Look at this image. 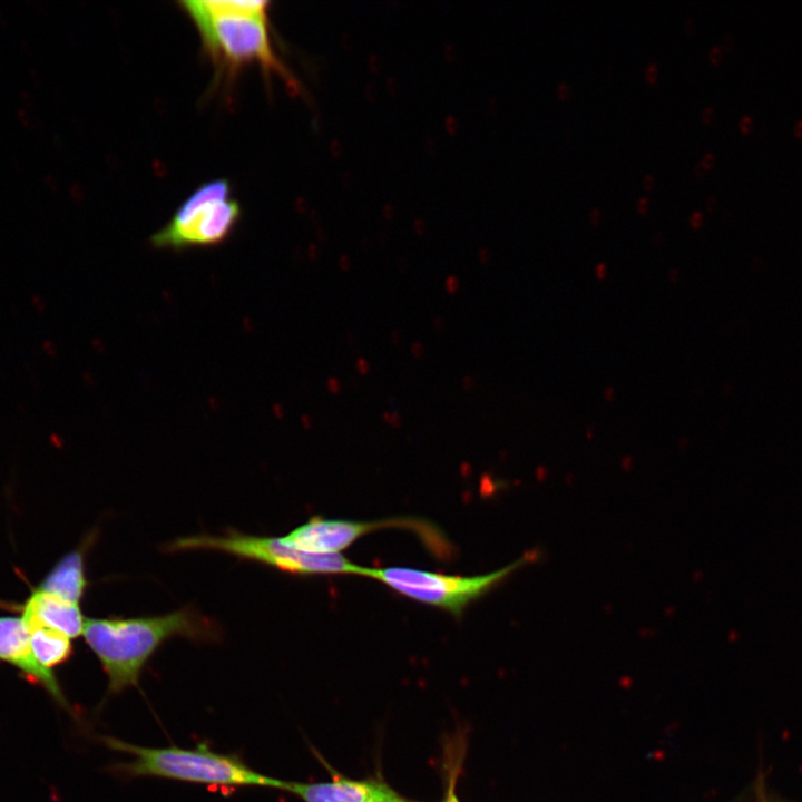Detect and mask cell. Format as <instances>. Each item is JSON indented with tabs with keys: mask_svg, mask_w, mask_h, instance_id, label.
<instances>
[{
	"mask_svg": "<svg viewBox=\"0 0 802 802\" xmlns=\"http://www.w3.org/2000/svg\"><path fill=\"white\" fill-rule=\"evenodd\" d=\"M85 642L108 677V694L137 687L140 674L156 651L169 638L196 642L222 638L219 625L190 606L157 616L86 618Z\"/></svg>",
	"mask_w": 802,
	"mask_h": 802,
	"instance_id": "cell-1",
	"label": "cell"
},
{
	"mask_svg": "<svg viewBox=\"0 0 802 802\" xmlns=\"http://www.w3.org/2000/svg\"><path fill=\"white\" fill-rule=\"evenodd\" d=\"M270 1L189 0L177 6L194 23L204 52L228 81L243 68L258 66L296 90V80L278 59L270 32Z\"/></svg>",
	"mask_w": 802,
	"mask_h": 802,
	"instance_id": "cell-2",
	"label": "cell"
},
{
	"mask_svg": "<svg viewBox=\"0 0 802 802\" xmlns=\"http://www.w3.org/2000/svg\"><path fill=\"white\" fill-rule=\"evenodd\" d=\"M109 749L133 756L117 764L124 776H153L212 786H262L280 789L282 780L251 769L241 757L213 751L205 743L193 749L146 747L115 737L102 739Z\"/></svg>",
	"mask_w": 802,
	"mask_h": 802,
	"instance_id": "cell-3",
	"label": "cell"
},
{
	"mask_svg": "<svg viewBox=\"0 0 802 802\" xmlns=\"http://www.w3.org/2000/svg\"><path fill=\"white\" fill-rule=\"evenodd\" d=\"M214 550L241 560L258 563L295 576L353 575L366 577L369 567L341 554H312L282 537L254 536L228 528L222 536L179 537L163 547L165 552Z\"/></svg>",
	"mask_w": 802,
	"mask_h": 802,
	"instance_id": "cell-4",
	"label": "cell"
},
{
	"mask_svg": "<svg viewBox=\"0 0 802 802\" xmlns=\"http://www.w3.org/2000/svg\"><path fill=\"white\" fill-rule=\"evenodd\" d=\"M540 559V551L531 549L512 563L487 574L462 576L412 567H384L368 570L372 578L394 593L460 617L475 602L490 593L518 569Z\"/></svg>",
	"mask_w": 802,
	"mask_h": 802,
	"instance_id": "cell-5",
	"label": "cell"
},
{
	"mask_svg": "<svg viewBox=\"0 0 802 802\" xmlns=\"http://www.w3.org/2000/svg\"><path fill=\"white\" fill-rule=\"evenodd\" d=\"M242 207L226 178H213L198 185L176 208L169 221L150 238L163 250L215 246L237 227Z\"/></svg>",
	"mask_w": 802,
	"mask_h": 802,
	"instance_id": "cell-6",
	"label": "cell"
},
{
	"mask_svg": "<svg viewBox=\"0 0 802 802\" xmlns=\"http://www.w3.org/2000/svg\"><path fill=\"white\" fill-rule=\"evenodd\" d=\"M385 528H401L418 535L430 549L444 552L448 546L434 525L418 518H388L373 521L313 516L283 536L296 548L312 554H341L366 534Z\"/></svg>",
	"mask_w": 802,
	"mask_h": 802,
	"instance_id": "cell-7",
	"label": "cell"
},
{
	"mask_svg": "<svg viewBox=\"0 0 802 802\" xmlns=\"http://www.w3.org/2000/svg\"><path fill=\"white\" fill-rule=\"evenodd\" d=\"M0 661L17 667L31 683L41 685L59 704L67 702L52 671L33 656L30 633L21 617H0Z\"/></svg>",
	"mask_w": 802,
	"mask_h": 802,
	"instance_id": "cell-8",
	"label": "cell"
},
{
	"mask_svg": "<svg viewBox=\"0 0 802 802\" xmlns=\"http://www.w3.org/2000/svg\"><path fill=\"white\" fill-rule=\"evenodd\" d=\"M20 610L27 627H49L70 639L82 635L86 618L82 616L80 606L38 588L32 589Z\"/></svg>",
	"mask_w": 802,
	"mask_h": 802,
	"instance_id": "cell-9",
	"label": "cell"
},
{
	"mask_svg": "<svg viewBox=\"0 0 802 802\" xmlns=\"http://www.w3.org/2000/svg\"><path fill=\"white\" fill-rule=\"evenodd\" d=\"M280 790L288 791L305 802H373L394 792L383 783L338 779L333 782L300 783L281 781Z\"/></svg>",
	"mask_w": 802,
	"mask_h": 802,
	"instance_id": "cell-10",
	"label": "cell"
},
{
	"mask_svg": "<svg viewBox=\"0 0 802 802\" xmlns=\"http://www.w3.org/2000/svg\"><path fill=\"white\" fill-rule=\"evenodd\" d=\"M96 538L97 531H94L76 549L63 555L37 588L71 604L79 605L89 587L85 557Z\"/></svg>",
	"mask_w": 802,
	"mask_h": 802,
	"instance_id": "cell-11",
	"label": "cell"
},
{
	"mask_svg": "<svg viewBox=\"0 0 802 802\" xmlns=\"http://www.w3.org/2000/svg\"><path fill=\"white\" fill-rule=\"evenodd\" d=\"M27 628L33 656L46 669L52 671L71 657L74 648L68 636L45 626Z\"/></svg>",
	"mask_w": 802,
	"mask_h": 802,
	"instance_id": "cell-12",
	"label": "cell"
},
{
	"mask_svg": "<svg viewBox=\"0 0 802 802\" xmlns=\"http://www.w3.org/2000/svg\"><path fill=\"white\" fill-rule=\"evenodd\" d=\"M644 78L648 84H655L658 78V66L656 62H648L644 70Z\"/></svg>",
	"mask_w": 802,
	"mask_h": 802,
	"instance_id": "cell-13",
	"label": "cell"
},
{
	"mask_svg": "<svg viewBox=\"0 0 802 802\" xmlns=\"http://www.w3.org/2000/svg\"><path fill=\"white\" fill-rule=\"evenodd\" d=\"M556 96L560 100H566L570 96V87L566 81H559L556 86Z\"/></svg>",
	"mask_w": 802,
	"mask_h": 802,
	"instance_id": "cell-14",
	"label": "cell"
},
{
	"mask_svg": "<svg viewBox=\"0 0 802 802\" xmlns=\"http://www.w3.org/2000/svg\"><path fill=\"white\" fill-rule=\"evenodd\" d=\"M683 32L686 36H692L696 29V21L692 16L685 17L682 22Z\"/></svg>",
	"mask_w": 802,
	"mask_h": 802,
	"instance_id": "cell-15",
	"label": "cell"
},
{
	"mask_svg": "<svg viewBox=\"0 0 802 802\" xmlns=\"http://www.w3.org/2000/svg\"><path fill=\"white\" fill-rule=\"evenodd\" d=\"M722 55L723 51L718 45L711 47V49L708 50V59L713 63L720 62V60L722 59Z\"/></svg>",
	"mask_w": 802,
	"mask_h": 802,
	"instance_id": "cell-16",
	"label": "cell"
},
{
	"mask_svg": "<svg viewBox=\"0 0 802 802\" xmlns=\"http://www.w3.org/2000/svg\"><path fill=\"white\" fill-rule=\"evenodd\" d=\"M635 206L638 213L645 214L649 208V199L646 196H640Z\"/></svg>",
	"mask_w": 802,
	"mask_h": 802,
	"instance_id": "cell-17",
	"label": "cell"
},
{
	"mask_svg": "<svg viewBox=\"0 0 802 802\" xmlns=\"http://www.w3.org/2000/svg\"><path fill=\"white\" fill-rule=\"evenodd\" d=\"M715 115L714 107L707 106L701 111V118L705 124H710Z\"/></svg>",
	"mask_w": 802,
	"mask_h": 802,
	"instance_id": "cell-18",
	"label": "cell"
},
{
	"mask_svg": "<svg viewBox=\"0 0 802 802\" xmlns=\"http://www.w3.org/2000/svg\"><path fill=\"white\" fill-rule=\"evenodd\" d=\"M31 303H32L33 307H35L37 311H39V312H43V311H45V300L42 299L41 295L35 294V295L31 297Z\"/></svg>",
	"mask_w": 802,
	"mask_h": 802,
	"instance_id": "cell-19",
	"label": "cell"
},
{
	"mask_svg": "<svg viewBox=\"0 0 802 802\" xmlns=\"http://www.w3.org/2000/svg\"><path fill=\"white\" fill-rule=\"evenodd\" d=\"M642 185L645 189L651 190L655 185V178L651 173L643 176Z\"/></svg>",
	"mask_w": 802,
	"mask_h": 802,
	"instance_id": "cell-20",
	"label": "cell"
},
{
	"mask_svg": "<svg viewBox=\"0 0 802 802\" xmlns=\"http://www.w3.org/2000/svg\"><path fill=\"white\" fill-rule=\"evenodd\" d=\"M701 160L703 162V164L705 165V167L708 169V168H711V167L713 166V164H714V162H715V155H714L712 151H706V153L703 155V157H702Z\"/></svg>",
	"mask_w": 802,
	"mask_h": 802,
	"instance_id": "cell-21",
	"label": "cell"
},
{
	"mask_svg": "<svg viewBox=\"0 0 802 802\" xmlns=\"http://www.w3.org/2000/svg\"><path fill=\"white\" fill-rule=\"evenodd\" d=\"M740 127L744 133L749 131L752 127V118L747 115L742 116Z\"/></svg>",
	"mask_w": 802,
	"mask_h": 802,
	"instance_id": "cell-22",
	"label": "cell"
},
{
	"mask_svg": "<svg viewBox=\"0 0 802 802\" xmlns=\"http://www.w3.org/2000/svg\"><path fill=\"white\" fill-rule=\"evenodd\" d=\"M600 219H602V214H600L599 208L593 207L589 212V221L594 225H597L600 222Z\"/></svg>",
	"mask_w": 802,
	"mask_h": 802,
	"instance_id": "cell-23",
	"label": "cell"
},
{
	"mask_svg": "<svg viewBox=\"0 0 802 802\" xmlns=\"http://www.w3.org/2000/svg\"><path fill=\"white\" fill-rule=\"evenodd\" d=\"M703 222V216L700 212H693L689 216V223L694 227H698Z\"/></svg>",
	"mask_w": 802,
	"mask_h": 802,
	"instance_id": "cell-24",
	"label": "cell"
},
{
	"mask_svg": "<svg viewBox=\"0 0 802 802\" xmlns=\"http://www.w3.org/2000/svg\"><path fill=\"white\" fill-rule=\"evenodd\" d=\"M733 45H734L733 36H732L731 33H725V35L722 37V46H723L725 49L730 50V49L733 47Z\"/></svg>",
	"mask_w": 802,
	"mask_h": 802,
	"instance_id": "cell-25",
	"label": "cell"
},
{
	"mask_svg": "<svg viewBox=\"0 0 802 802\" xmlns=\"http://www.w3.org/2000/svg\"><path fill=\"white\" fill-rule=\"evenodd\" d=\"M446 284H447L446 287H447V290H448L450 293L456 292L457 288H458V286H459L458 280H457L456 277H453V276H450V277L447 280Z\"/></svg>",
	"mask_w": 802,
	"mask_h": 802,
	"instance_id": "cell-26",
	"label": "cell"
},
{
	"mask_svg": "<svg viewBox=\"0 0 802 802\" xmlns=\"http://www.w3.org/2000/svg\"><path fill=\"white\" fill-rule=\"evenodd\" d=\"M705 206L710 212H713L717 206V199L715 196L710 195L705 199Z\"/></svg>",
	"mask_w": 802,
	"mask_h": 802,
	"instance_id": "cell-27",
	"label": "cell"
},
{
	"mask_svg": "<svg viewBox=\"0 0 802 802\" xmlns=\"http://www.w3.org/2000/svg\"><path fill=\"white\" fill-rule=\"evenodd\" d=\"M706 170H707V168L705 167V165L703 164L702 160H696V162H695V164H694V173H695L697 176H703V175L706 173Z\"/></svg>",
	"mask_w": 802,
	"mask_h": 802,
	"instance_id": "cell-28",
	"label": "cell"
},
{
	"mask_svg": "<svg viewBox=\"0 0 802 802\" xmlns=\"http://www.w3.org/2000/svg\"><path fill=\"white\" fill-rule=\"evenodd\" d=\"M356 369L361 374H365L369 371V363L364 359H360L356 363Z\"/></svg>",
	"mask_w": 802,
	"mask_h": 802,
	"instance_id": "cell-29",
	"label": "cell"
},
{
	"mask_svg": "<svg viewBox=\"0 0 802 802\" xmlns=\"http://www.w3.org/2000/svg\"><path fill=\"white\" fill-rule=\"evenodd\" d=\"M327 387L332 393H338V391H340V383L333 378L327 381Z\"/></svg>",
	"mask_w": 802,
	"mask_h": 802,
	"instance_id": "cell-30",
	"label": "cell"
},
{
	"mask_svg": "<svg viewBox=\"0 0 802 802\" xmlns=\"http://www.w3.org/2000/svg\"><path fill=\"white\" fill-rule=\"evenodd\" d=\"M373 802H404V801L397 793H394L393 795H391L387 799L378 800V801H373Z\"/></svg>",
	"mask_w": 802,
	"mask_h": 802,
	"instance_id": "cell-31",
	"label": "cell"
},
{
	"mask_svg": "<svg viewBox=\"0 0 802 802\" xmlns=\"http://www.w3.org/2000/svg\"><path fill=\"white\" fill-rule=\"evenodd\" d=\"M42 350H43V352H46V353L49 354V355H52V354H53V352H52V351H53V348H52V345H51V343H50L49 341H43V342H42Z\"/></svg>",
	"mask_w": 802,
	"mask_h": 802,
	"instance_id": "cell-32",
	"label": "cell"
},
{
	"mask_svg": "<svg viewBox=\"0 0 802 802\" xmlns=\"http://www.w3.org/2000/svg\"><path fill=\"white\" fill-rule=\"evenodd\" d=\"M794 133L796 136H802V120L796 121L794 125Z\"/></svg>",
	"mask_w": 802,
	"mask_h": 802,
	"instance_id": "cell-33",
	"label": "cell"
},
{
	"mask_svg": "<svg viewBox=\"0 0 802 802\" xmlns=\"http://www.w3.org/2000/svg\"><path fill=\"white\" fill-rule=\"evenodd\" d=\"M446 802H459L458 799H457V796H456V794H454V792H453V790H452V785H451V788H450V791H449V794H448V799H447Z\"/></svg>",
	"mask_w": 802,
	"mask_h": 802,
	"instance_id": "cell-34",
	"label": "cell"
},
{
	"mask_svg": "<svg viewBox=\"0 0 802 802\" xmlns=\"http://www.w3.org/2000/svg\"><path fill=\"white\" fill-rule=\"evenodd\" d=\"M763 793H764L763 791H759V795L761 796L760 802H766Z\"/></svg>",
	"mask_w": 802,
	"mask_h": 802,
	"instance_id": "cell-35",
	"label": "cell"
}]
</instances>
